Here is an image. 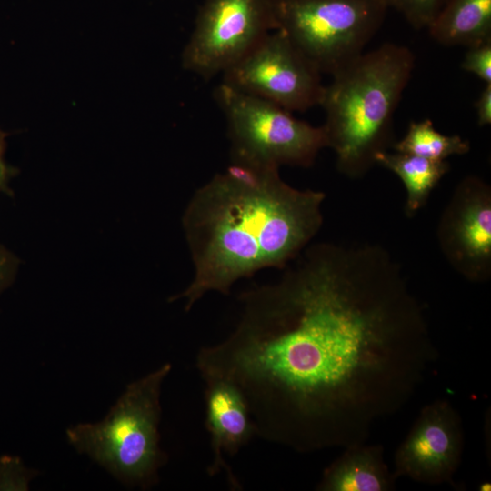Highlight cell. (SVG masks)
Returning a JSON list of instances; mask_svg holds the SVG:
<instances>
[{
	"instance_id": "cell-1",
	"label": "cell",
	"mask_w": 491,
	"mask_h": 491,
	"mask_svg": "<svg viewBox=\"0 0 491 491\" xmlns=\"http://www.w3.org/2000/svg\"><path fill=\"white\" fill-rule=\"evenodd\" d=\"M291 262L241 294L237 324L196 368L239 391L264 440L300 453L366 443L437 358L423 307L378 247L316 244Z\"/></svg>"
},
{
	"instance_id": "cell-2",
	"label": "cell",
	"mask_w": 491,
	"mask_h": 491,
	"mask_svg": "<svg viewBox=\"0 0 491 491\" xmlns=\"http://www.w3.org/2000/svg\"><path fill=\"white\" fill-rule=\"evenodd\" d=\"M278 169L231 159L195 191L183 216L194 277L169 302L184 299L189 311L208 292L228 295L242 278L286 267L307 246L325 194L290 186Z\"/></svg>"
},
{
	"instance_id": "cell-3",
	"label": "cell",
	"mask_w": 491,
	"mask_h": 491,
	"mask_svg": "<svg viewBox=\"0 0 491 491\" xmlns=\"http://www.w3.org/2000/svg\"><path fill=\"white\" fill-rule=\"evenodd\" d=\"M415 67L406 46L386 43L332 75L320 105L322 125L340 170L356 175L385 151L393 117Z\"/></svg>"
},
{
	"instance_id": "cell-4",
	"label": "cell",
	"mask_w": 491,
	"mask_h": 491,
	"mask_svg": "<svg viewBox=\"0 0 491 491\" xmlns=\"http://www.w3.org/2000/svg\"><path fill=\"white\" fill-rule=\"evenodd\" d=\"M170 363L126 386L107 416L66 430L68 442L131 487L151 488L167 456L160 447L162 385Z\"/></svg>"
},
{
	"instance_id": "cell-5",
	"label": "cell",
	"mask_w": 491,
	"mask_h": 491,
	"mask_svg": "<svg viewBox=\"0 0 491 491\" xmlns=\"http://www.w3.org/2000/svg\"><path fill=\"white\" fill-rule=\"evenodd\" d=\"M275 29L331 75L364 53L383 24V0H271Z\"/></svg>"
},
{
	"instance_id": "cell-6",
	"label": "cell",
	"mask_w": 491,
	"mask_h": 491,
	"mask_svg": "<svg viewBox=\"0 0 491 491\" xmlns=\"http://www.w3.org/2000/svg\"><path fill=\"white\" fill-rule=\"evenodd\" d=\"M231 141V159L279 168L309 166L327 146L323 126L296 118L292 112L224 83L215 89Z\"/></svg>"
},
{
	"instance_id": "cell-7",
	"label": "cell",
	"mask_w": 491,
	"mask_h": 491,
	"mask_svg": "<svg viewBox=\"0 0 491 491\" xmlns=\"http://www.w3.org/2000/svg\"><path fill=\"white\" fill-rule=\"evenodd\" d=\"M222 75V83L290 112L319 105L325 88L317 68L276 29Z\"/></svg>"
},
{
	"instance_id": "cell-8",
	"label": "cell",
	"mask_w": 491,
	"mask_h": 491,
	"mask_svg": "<svg viewBox=\"0 0 491 491\" xmlns=\"http://www.w3.org/2000/svg\"><path fill=\"white\" fill-rule=\"evenodd\" d=\"M274 29L271 0H204L182 65L205 78L223 74Z\"/></svg>"
},
{
	"instance_id": "cell-9",
	"label": "cell",
	"mask_w": 491,
	"mask_h": 491,
	"mask_svg": "<svg viewBox=\"0 0 491 491\" xmlns=\"http://www.w3.org/2000/svg\"><path fill=\"white\" fill-rule=\"evenodd\" d=\"M464 430L451 403L436 399L425 406L395 453L396 478L416 482L453 484L462 459Z\"/></svg>"
},
{
	"instance_id": "cell-10",
	"label": "cell",
	"mask_w": 491,
	"mask_h": 491,
	"mask_svg": "<svg viewBox=\"0 0 491 491\" xmlns=\"http://www.w3.org/2000/svg\"><path fill=\"white\" fill-rule=\"evenodd\" d=\"M440 241L451 263L470 280L486 279L491 262V198L481 180L466 178L446 208Z\"/></svg>"
},
{
	"instance_id": "cell-11",
	"label": "cell",
	"mask_w": 491,
	"mask_h": 491,
	"mask_svg": "<svg viewBox=\"0 0 491 491\" xmlns=\"http://www.w3.org/2000/svg\"><path fill=\"white\" fill-rule=\"evenodd\" d=\"M205 427L210 435L213 453L207 468L209 476L225 472L229 485L238 489L235 476L225 456H234L255 436L247 406L239 391L221 379H205Z\"/></svg>"
},
{
	"instance_id": "cell-12",
	"label": "cell",
	"mask_w": 491,
	"mask_h": 491,
	"mask_svg": "<svg viewBox=\"0 0 491 491\" xmlns=\"http://www.w3.org/2000/svg\"><path fill=\"white\" fill-rule=\"evenodd\" d=\"M396 477L384 460L380 445L355 444L323 472L316 486L320 491H388L395 488Z\"/></svg>"
},
{
	"instance_id": "cell-13",
	"label": "cell",
	"mask_w": 491,
	"mask_h": 491,
	"mask_svg": "<svg viewBox=\"0 0 491 491\" xmlns=\"http://www.w3.org/2000/svg\"><path fill=\"white\" fill-rule=\"evenodd\" d=\"M427 30L444 45L468 48L491 41V0H446Z\"/></svg>"
},
{
	"instance_id": "cell-14",
	"label": "cell",
	"mask_w": 491,
	"mask_h": 491,
	"mask_svg": "<svg viewBox=\"0 0 491 491\" xmlns=\"http://www.w3.org/2000/svg\"><path fill=\"white\" fill-rule=\"evenodd\" d=\"M375 163L394 172L406 189V211L419 209L431 190L448 170L446 161H434L414 155L386 150L375 155Z\"/></svg>"
},
{
	"instance_id": "cell-15",
	"label": "cell",
	"mask_w": 491,
	"mask_h": 491,
	"mask_svg": "<svg viewBox=\"0 0 491 491\" xmlns=\"http://www.w3.org/2000/svg\"><path fill=\"white\" fill-rule=\"evenodd\" d=\"M469 143L457 135H446L435 129L430 119L411 122L405 136L394 145L396 152L434 161H445L469 151Z\"/></svg>"
},
{
	"instance_id": "cell-16",
	"label": "cell",
	"mask_w": 491,
	"mask_h": 491,
	"mask_svg": "<svg viewBox=\"0 0 491 491\" xmlns=\"http://www.w3.org/2000/svg\"><path fill=\"white\" fill-rule=\"evenodd\" d=\"M388 8L399 12L416 29L430 25L446 0H383Z\"/></svg>"
},
{
	"instance_id": "cell-17",
	"label": "cell",
	"mask_w": 491,
	"mask_h": 491,
	"mask_svg": "<svg viewBox=\"0 0 491 491\" xmlns=\"http://www.w3.org/2000/svg\"><path fill=\"white\" fill-rule=\"evenodd\" d=\"M461 66L485 84H491V41L468 47Z\"/></svg>"
},
{
	"instance_id": "cell-18",
	"label": "cell",
	"mask_w": 491,
	"mask_h": 491,
	"mask_svg": "<svg viewBox=\"0 0 491 491\" xmlns=\"http://www.w3.org/2000/svg\"><path fill=\"white\" fill-rule=\"evenodd\" d=\"M32 474L23 466L18 457H0V490L26 489Z\"/></svg>"
},
{
	"instance_id": "cell-19",
	"label": "cell",
	"mask_w": 491,
	"mask_h": 491,
	"mask_svg": "<svg viewBox=\"0 0 491 491\" xmlns=\"http://www.w3.org/2000/svg\"><path fill=\"white\" fill-rule=\"evenodd\" d=\"M16 266L15 256L0 246V293L12 283Z\"/></svg>"
},
{
	"instance_id": "cell-20",
	"label": "cell",
	"mask_w": 491,
	"mask_h": 491,
	"mask_svg": "<svg viewBox=\"0 0 491 491\" xmlns=\"http://www.w3.org/2000/svg\"><path fill=\"white\" fill-rule=\"evenodd\" d=\"M477 124L479 126L491 123V84H486L475 103Z\"/></svg>"
},
{
	"instance_id": "cell-21",
	"label": "cell",
	"mask_w": 491,
	"mask_h": 491,
	"mask_svg": "<svg viewBox=\"0 0 491 491\" xmlns=\"http://www.w3.org/2000/svg\"><path fill=\"white\" fill-rule=\"evenodd\" d=\"M5 134L0 129V192L13 195L8 186L9 180L17 173V170L8 165L4 159Z\"/></svg>"
}]
</instances>
